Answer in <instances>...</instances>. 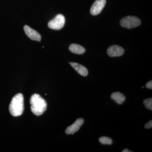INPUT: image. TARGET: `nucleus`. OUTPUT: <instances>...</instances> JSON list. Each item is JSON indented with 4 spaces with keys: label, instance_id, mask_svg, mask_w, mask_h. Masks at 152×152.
Returning a JSON list of instances; mask_svg holds the SVG:
<instances>
[{
    "label": "nucleus",
    "instance_id": "1",
    "mask_svg": "<svg viewBox=\"0 0 152 152\" xmlns=\"http://www.w3.org/2000/svg\"><path fill=\"white\" fill-rule=\"evenodd\" d=\"M30 103L31 111L36 115H41L46 110V102L38 94H34L31 96Z\"/></svg>",
    "mask_w": 152,
    "mask_h": 152
},
{
    "label": "nucleus",
    "instance_id": "2",
    "mask_svg": "<svg viewBox=\"0 0 152 152\" xmlns=\"http://www.w3.org/2000/svg\"><path fill=\"white\" fill-rule=\"evenodd\" d=\"M24 110V97L21 94H17L12 99L10 106L9 111L12 115L18 117L21 115Z\"/></svg>",
    "mask_w": 152,
    "mask_h": 152
},
{
    "label": "nucleus",
    "instance_id": "3",
    "mask_svg": "<svg viewBox=\"0 0 152 152\" xmlns=\"http://www.w3.org/2000/svg\"><path fill=\"white\" fill-rule=\"evenodd\" d=\"M141 23L140 20L137 17L130 16L123 18L120 21L122 26L129 29L137 27L141 24Z\"/></svg>",
    "mask_w": 152,
    "mask_h": 152
},
{
    "label": "nucleus",
    "instance_id": "4",
    "mask_svg": "<svg viewBox=\"0 0 152 152\" xmlns=\"http://www.w3.org/2000/svg\"><path fill=\"white\" fill-rule=\"evenodd\" d=\"M65 23V18L62 15L59 14L54 18L50 21L48 26L50 28L54 30H60L62 28Z\"/></svg>",
    "mask_w": 152,
    "mask_h": 152
},
{
    "label": "nucleus",
    "instance_id": "5",
    "mask_svg": "<svg viewBox=\"0 0 152 152\" xmlns=\"http://www.w3.org/2000/svg\"><path fill=\"white\" fill-rule=\"evenodd\" d=\"M106 0H96L91 7L90 12L93 15L100 13L105 5Z\"/></svg>",
    "mask_w": 152,
    "mask_h": 152
},
{
    "label": "nucleus",
    "instance_id": "6",
    "mask_svg": "<svg viewBox=\"0 0 152 152\" xmlns=\"http://www.w3.org/2000/svg\"><path fill=\"white\" fill-rule=\"evenodd\" d=\"M84 122L83 119L80 118L77 119L73 124L69 126L66 129L65 132L67 134H74L80 129L81 126Z\"/></svg>",
    "mask_w": 152,
    "mask_h": 152
},
{
    "label": "nucleus",
    "instance_id": "7",
    "mask_svg": "<svg viewBox=\"0 0 152 152\" xmlns=\"http://www.w3.org/2000/svg\"><path fill=\"white\" fill-rule=\"evenodd\" d=\"M24 30L26 35L32 40H35L40 42L41 40L40 34L35 30L33 29L27 25L24 27Z\"/></svg>",
    "mask_w": 152,
    "mask_h": 152
},
{
    "label": "nucleus",
    "instance_id": "8",
    "mask_svg": "<svg viewBox=\"0 0 152 152\" xmlns=\"http://www.w3.org/2000/svg\"><path fill=\"white\" fill-rule=\"evenodd\" d=\"M107 53L110 57H118L122 56L124 53V50L121 47L114 45L109 47Z\"/></svg>",
    "mask_w": 152,
    "mask_h": 152
},
{
    "label": "nucleus",
    "instance_id": "9",
    "mask_svg": "<svg viewBox=\"0 0 152 152\" xmlns=\"http://www.w3.org/2000/svg\"><path fill=\"white\" fill-rule=\"evenodd\" d=\"M69 64H70L71 66L74 68V69L81 75L84 77H86L88 75V69L83 66L76 63L70 62Z\"/></svg>",
    "mask_w": 152,
    "mask_h": 152
},
{
    "label": "nucleus",
    "instance_id": "10",
    "mask_svg": "<svg viewBox=\"0 0 152 152\" xmlns=\"http://www.w3.org/2000/svg\"><path fill=\"white\" fill-rule=\"evenodd\" d=\"M111 98L118 104H122L126 100L124 95L118 92L113 93L111 95Z\"/></svg>",
    "mask_w": 152,
    "mask_h": 152
},
{
    "label": "nucleus",
    "instance_id": "11",
    "mask_svg": "<svg viewBox=\"0 0 152 152\" xmlns=\"http://www.w3.org/2000/svg\"><path fill=\"white\" fill-rule=\"evenodd\" d=\"M69 50L71 52L77 54L81 55L86 52L85 48L77 44H73L70 45Z\"/></svg>",
    "mask_w": 152,
    "mask_h": 152
},
{
    "label": "nucleus",
    "instance_id": "12",
    "mask_svg": "<svg viewBox=\"0 0 152 152\" xmlns=\"http://www.w3.org/2000/svg\"><path fill=\"white\" fill-rule=\"evenodd\" d=\"M99 141L102 145H111L113 144V140L108 137H102L99 139Z\"/></svg>",
    "mask_w": 152,
    "mask_h": 152
},
{
    "label": "nucleus",
    "instance_id": "13",
    "mask_svg": "<svg viewBox=\"0 0 152 152\" xmlns=\"http://www.w3.org/2000/svg\"><path fill=\"white\" fill-rule=\"evenodd\" d=\"M143 104L145 105V107L147 109L152 110V99L150 98V99H145L143 101Z\"/></svg>",
    "mask_w": 152,
    "mask_h": 152
},
{
    "label": "nucleus",
    "instance_id": "14",
    "mask_svg": "<svg viewBox=\"0 0 152 152\" xmlns=\"http://www.w3.org/2000/svg\"><path fill=\"white\" fill-rule=\"evenodd\" d=\"M145 128L147 129H151L152 127V121L151 120L149 121L148 122L146 123L145 126Z\"/></svg>",
    "mask_w": 152,
    "mask_h": 152
},
{
    "label": "nucleus",
    "instance_id": "15",
    "mask_svg": "<svg viewBox=\"0 0 152 152\" xmlns=\"http://www.w3.org/2000/svg\"><path fill=\"white\" fill-rule=\"evenodd\" d=\"M145 86L147 88L150 89H152V81H150L148 82V83H147L145 85Z\"/></svg>",
    "mask_w": 152,
    "mask_h": 152
},
{
    "label": "nucleus",
    "instance_id": "16",
    "mask_svg": "<svg viewBox=\"0 0 152 152\" xmlns=\"http://www.w3.org/2000/svg\"><path fill=\"white\" fill-rule=\"evenodd\" d=\"M122 152H132V151H130L129 150L127 149H126L123 150V151H122Z\"/></svg>",
    "mask_w": 152,
    "mask_h": 152
},
{
    "label": "nucleus",
    "instance_id": "17",
    "mask_svg": "<svg viewBox=\"0 0 152 152\" xmlns=\"http://www.w3.org/2000/svg\"><path fill=\"white\" fill-rule=\"evenodd\" d=\"M142 88H144V87L143 86H142Z\"/></svg>",
    "mask_w": 152,
    "mask_h": 152
}]
</instances>
